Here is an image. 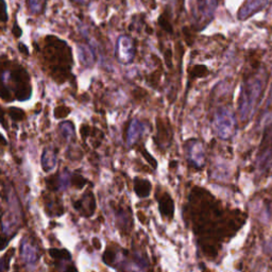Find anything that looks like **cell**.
<instances>
[{
	"mask_svg": "<svg viewBox=\"0 0 272 272\" xmlns=\"http://www.w3.org/2000/svg\"><path fill=\"white\" fill-rule=\"evenodd\" d=\"M134 190L138 197H148L151 191V183L146 179L136 178L134 180Z\"/></svg>",
	"mask_w": 272,
	"mask_h": 272,
	"instance_id": "e0dca14e",
	"label": "cell"
},
{
	"mask_svg": "<svg viewBox=\"0 0 272 272\" xmlns=\"http://www.w3.org/2000/svg\"><path fill=\"white\" fill-rule=\"evenodd\" d=\"M21 222V208L19 206V202L14 195V192H10L9 195V208L4 213L2 217V231L3 234L7 237L15 235L18 231Z\"/></svg>",
	"mask_w": 272,
	"mask_h": 272,
	"instance_id": "5b68a950",
	"label": "cell"
},
{
	"mask_svg": "<svg viewBox=\"0 0 272 272\" xmlns=\"http://www.w3.org/2000/svg\"><path fill=\"white\" fill-rule=\"evenodd\" d=\"M27 5L31 13L40 14L45 9L46 0H27Z\"/></svg>",
	"mask_w": 272,
	"mask_h": 272,
	"instance_id": "ffe728a7",
	"label": "cell"
},
{
	"mask_svg": "<svg viewBox=\"0 0 272 272\" xmlns=\"http://www.w3.org/2000/svg\"><path fill=\"white\" fill-rule=\"evenodd\" d=\"M256 164L262 173L272 167V120L266 122L263 138L256 155Z\"/></svg>",
	"mask_w": 272,
	"mask_h": 272,
	"instance_id": "8992f818",
	"label": "cell"
},
{
	"mask_svg": "<svg viewBox=\"0 0 272 272\" xmlns=\"http://www.w3.org/2000/svg\"><path fill=\"white\" fill-rule=\"evenodd\" d=\"M236 127L237 122L231 108L223 106L216 111L213 118V128L219 138L224 141L230 139L235 133Z\"/></svg>",
	"mask_w": 272,
	"mask_h": 272,
	"instance_id": "3957f363",
	"label": "cell"
},
{
	"mask_svg": "<svg viewBox=\"0 0 272 272\" xmlns=\"http://www.w3.org/2000/svg\"><path fill=\"white\" fill-rule=\"evenodd\" d=\"M67 107H64V106H60L58 107L56 112H54V116H56L57 118H63V117H66V116L69 114V110L63 112L64 110H66Z\"/></svg>",
	"mask_w": 272,
	"mask_h": 272,
	"instance_id": "d4e9b609",
	"label": "cell"
},
{
	"mask_svg": "<svg viewBox=\"0 0 272 272\" xmlns=\"http://www.w3.org/2000/svg\"><path fill=\"white\" fill-rule=\"evenodd\" d=\"M75 207L78 211L81 212L84 216H91L95 211V198L91 192H88L83 197L82 200L78 201L75 203Z\"/></svg>",
	"mask_w": 272,
	"mask_h": 272,
	"instance_id": "7c38bea8",
	"label": "cell"
},
{
	"mask_svg": "<svg viewBox=\"0 0 272 272\" xmlns=\"http://www.w3.org/2000/svg\"><path fill=\"white\" fill-rule=\"evenodd\" d=\"M9 239H10V238H7L6 235H5L4 237H3L2 235L0 236V250H2L3 248L6 247L7 243H9Z\"/></svg>",
	"mask_w": 272,
	"mask_h": 272,
	"instance_id": "484cf974",
	"label": "cell"
},
{
	"mask_svg": "<svg viewBox=\"0 0 272 272\" xmlns=\"http://www.w3.org/2000/svg\"><path fill=\"white\" fill-rule=\"evenodd\" d=\"M216 6V0H199L198 12L200 14V22L202 26H205L206 22H208L209 19L213 17Z\"/></svg>",
	"mask_w": 272,
	"mask_h": 272,
	"instance_id": "8fae6325",
	"label": "cell"
},
{
	"mask_svg": "<svg viewBox=\"0 0 272 272\" xmlns=\"http://www.w3.org/2000/svg\"><path fill=\"white\" fill-rule=\"evenodd\" d=\"M145 131V126L144 123L141 121H138L137 119L132 120L130 123V127L128 129V133H127V143L128 145H134L139 137H141Z\"/></svg>",
	"mask_w": 272,
	"mask_h": 272,
	"instance_id": "4fadbf2b",
	"label": "cell"
},
{
	"mask_svg": "<svg viewBox=\"0 0 272 272\" xmlns=\"http://www.w3.org/2000/svg\"><path fill=\"white\" fill-rule=\"evenodd\" d=\"M78 54H79L80 62L83 66L91 67L95 63V54L87 45L78 46Z\"/></svg>",
	"mask_w": 272,
	"mask_h": 272,
	"instance_id": "2e32d148",
	"label": "cell"
},
{
	"mask_svg": "<svg viewBox=\"0 0 272 272\" xmlns=\"http://www.w3.org/2000/svg\"><path fill=\"white\" fill-rule=\"evenodd\" d=\"M73 1L77 4H87L91 1V0H73Z\"/></svg>",
	"mask_w": 272,
	"mask_h": 272,
	"instance_id": "83f0119b",
	"label": "cell"
},
{
	"mask_svg": "<svg viewBox=\"0 0 272 272\" xmlns=\"http://www.w3.org/2000/svg\"><path fill=\"white\" fill-rule=\"evenodd\" d=\"M10 115H11V117L14 120H21L25 116L22 110H20V108H17V107H11L10 108Z\"/></svg>",
	"mask_w": 272,
	"mask_h": 272,
	"instance_id": "44dd1931",
	"label": "cell"
},
{
	"mask_svg": "<svg viewBox=\"0 0 272 272\" xmlns=\"http://www.w3.org/2000/svg\"><path fill=\"white\" fill-rule=\"evenodd\" d=\"M13 33L15 34V36H16V37L20 36V34H21V30L18 28V26H17V25H15V26H14Z\"/></svg>",
	"mask_w": 272,
	"mask_h": 272,
	"instance_id": "4316f807",
	"label": "cell"
},
{
	"mask_svg": "<svg viewBox=\"0 0 272 272\" xmlns=\"http://www.w3.org/2000/svg\"><path fill=\"white\" fill-rule=\"evenodd\" d=\"M60 131L62 133V136H63L67 142H71L74 134H75V130H74V124L71 121H64L60 124Z\"/></svg>",
	"mask_w": 272,
	"mask_h": 272,
	"instance_id": "d6986e66",
	"label": "cell"
},
{
	"mask_svg": "<svg viewBox=\"0 0 272 272\" xmlns=\"http://www.w3.org/2000/svg\"><path fill=\"white\" fill-rule=\"evenodd\" d=\"M72 182L75 186H77V187L81 188V187H83L84 184L87 183V180H85V179L80 175H74L73 179H72Z\"/></svg>",
	"mask_w": 272,
	"mask_h": 272,
	"instance_id": "603a6c76",
	"label": "cell"
},
{
	"mask_svg": "<svg viewBox=\"0 0 272 272\" xmlns=\"http://www.w3.org/2000/svg\"><path fill=\"white\" fill-rule=\"evenodd\" d=\"M159 203L161 214L166 217V218L172 219L175 213V204L172 197L168 193H164V195L159 198Z\"/></svg>",
	"mask_w": 272,
	"mask_h": 272,
	"instance_id": "9a60e30c",
	"label": "cell"
},
{
	"mask_svg": "<svg viewBox=\"0 0 272 272\" xmlns=\"http://www.w3.org/2000/svg\"><path fill=\"white\" fill-rule=\"evenodd\" d=\"M49 254L54 260L60 261L61 263H66L72 261V256L66 250H61V249H50Z\"/></svg>",
	"mask_w": 272,
	"mask_h": 272,
	"instance_id": "ac0fdd59",
	"label": "cell"
},
{
	"mask_svg": "<svg viewBox=\"0 0 272 272\" xmlns=\"http://www.w3.org/2000/svg\"><path fill=\"white\" fill-rule=\"evenodd\" d=\"M186 155L190 166L196 169H201L204 165V149L203 146L196 139H191L185 146Z\"/></svg>",
	"mask_w": 272,
	"mask_h": 272,
	"instance_id": "ba28073f",
	"label": "cell"
},
{
	"mask_svg": "<svg viewBox=\"0 0 272 272\" xmlns=\"http://www.w3.org/2000/svg\"><path fill=\"white\" fill-rule=\"evenodd\" d=\"M0 20L6 21L7 14H6V4L4 0H0Z\"/></svg>",
	"mask_w": 272,
	"mask_h": 272,
	"instance_id": "cb8c5ba5",
	"label": "cell"
},
{
	"mask_svg": "<svg viewBox=\"0 0 272 272\" xmlns=\"http://www.w3.org/2000/svg\"><path fill=\"white\" fill-rule=\"evenodd\" d=\"M268 2L269 0H246L237 13L238 19L245 20L250 18L254 14L262 11Z\"/></svg>",
	"mask_w": 272,
	"mask_h": 272,
	"instance_id": "9c48e42d",
	"label": "cell"
},
{
	"mask_svg": "<svg viewBox=\"0 0 272 272\" xmlns=\"http://www.w3.org/2000/svg\"><path fill=\"white\" fill-rule=\"evenodd\" d=\"M11 253H12V251L7 253V256H5V258L0 259V271H5V270L9 269L10 260H11V256H12V255H10Z\"/></svg>",
	"mask_w": 272,
	"mask_h": 272,
	"instance_id": "7402d4cb",
	"label": "cell"
},
{
	"mask_svg": "<svg viewBox=\"0 0 272 272\" xmlns=\"http://www.w3.org/2000/svg\"><path fill=\"white\" fill-rule=\"evenodd\" d=\"M20 256L21 260L27 265H34L38 261V258H40L37 248L32 245L28 238H24L20 244Z\"/></svg>",
	"mask_w": 272,
	"mask_h": 272,
	"instance_id": "30bf717a",
	"label": "cell"
},
{
	"mask_svg": "<svg viewBox=\"0 0 272 272\" xmlns=\"http://www.w3.org/2000/svg\"><path fill=\"white\" fill-rule=\"evenodd\" d=\"M19 48H20V50H22V52H24L25 54H29L28 49L26 48V46H24V45H19Z\"/></svg>",
	"mask_w": 272,
	"mask_h": 272,
	"instance_id": "f1b7e54d",
	"label": "cell"
},
{
	"mask_svg": "<svg viewBox=\"0 0 272 272\" xmlns=\"http://www.w3.org/2000/svg\"><path fill=\"white\" fill-rule=\"evenodd\" d=\"M0 80L5 84V87L9 83L14 85L15 94H16V98L18 100H27L30 98L31 88L29 83V76L24 69H22V67L18 69H14V71L11 72H3Z\"/></svg>",
	"mask_w": 272,
	"mask_h": 272,
	"instance_id": "277c9868",
	"label": "cell"
},
{
	"mask_svg": "<svg viewBox=\"0 0 272 272\" xmlns=\"http://www.w3.org/2000/svg\"><path fill=\"white\" fill-rule=\"evenodd\" d=\"M0 121H1L2 124H5L6 126V123L3 121V114H2V110H1V107H0Z\"/></svg>",
	"mask_w": 272,
	"mask_h": 272,
	"instance_id": "f546056e",
	"label": "cell"
},
{
	"mask_svg": "<svg viewBox=\"0 0 272 272\" xmlns=\"http://www.w3.org/2000/svg\"><path fill=\"white\" fill-rule=\"evenodd\" d=\"M57 166V152L52 147H48L44 150L42 155V167L44 172L49 173Z\"/></svg>",
	"mask_w": 272,
	"mask_h": 272,
	"instance_id": "5bb4252c",
	"label": "cell"
},
{
	"mask_svg": "<svg viewBox=\"0 0 272 272\" xmlns=\"http://www.w3.org/2000/svg\"><path fill=\"white\" fill-rule=\"evenodd\" d=\"M0 144H2V145H6V141L4 139V137L0 134Z\"/></svg>",
	"mask_w": 272,
	"mask_h": 272,
	"instance_id": "4dcf8cb0",
	"label": "cell"
},
{
	"mask_svg": "<svg viewBox=\"0 0 272 272\" xmlns=\"http://www.w3.org/2000/svg\"><path fill=\"white\" fill-rule=\"evenodd\" d=\"M268 82V74L264 68L245 77L238 98V116L243 123H248L259 106Z\"/></svg>",
	"mask_w": 272,
	"mask_h": 272,
	"instance_id": "7a4b0ae2",
	"label": "cell"
},
{
	"mask_svg": "<svg viewBox=\"0 0 272 272\" xmlns=\"http://www.w3.org/2000/svg\"><path fill=\"white\" fill-rule=\"evenodd\" d=\"M188 212L199 245L211 259L218 253L219 244L234 236L244 224L239 212L230 216L211 193L199 187L190 192Z\"/></svg>",
	"mask_w": 272,
	"mask_h": 272,
	"instance_id": "6da1fadb",
	"label": "cell"
},
{
	"mask_svg": "<svg viewBox=\"0 0 272 272\" xmlns=\"http://www.w3.org/2000/svg\"><path fill=\"white\" fill-rule=\"evenodd\" d=\"M116 59L121 64H130L135 56V47L132 38L122 35L116 44Z\"/></svg>",
	"mask_w": 272,
	"mask_h": 272,
	"instance_id": "52a82bcc",
	"label": "cell"
}]
</instances>
